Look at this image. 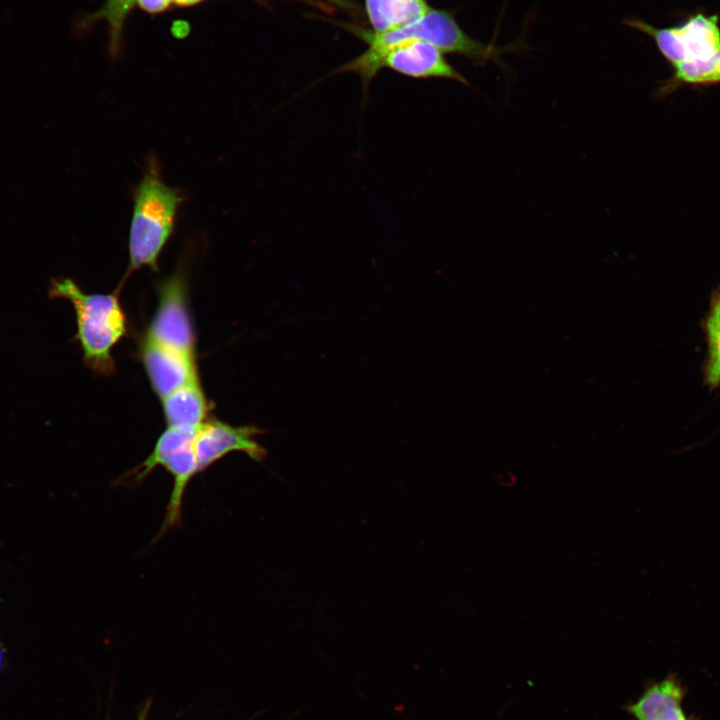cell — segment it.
Returning <instances> with one entry per match:
<instances>
[{
    "label": "cell",
    "instance_id": "6da1fadb",
    "mask_svg": "<svg viewBox=\"0 0 720 720\" xmlns=\"http://www.w3.org/2000/svg\"><path fill=\"white\" fill-rule=\"evenodd\" d=\"M368 45L358 57L340 66L336 73H356L366 90L383 68V59L394 46L409 40H424L434 44L443 53H455L467 57L475 65L498 61L504 52L514 50L512 45L497 47L484 44L466 34L458 25L453 13L430 8L417 21L386 32L354 30Z\"/></svg>",
    "mask_w": 720,
    "mask_h": 720
},
{
    "label": "cell",
    "instance_id": "7a4b0ae2",
    "mask_svg": "<svg viewBox=\"0 0 720 720\" xmlns=\"http://www.w3.org/2000/svg\"><path fill=\"white\" fill-rule=\"evenodd\" d=\"M182 200L180 192L162 180L157 161L150 159L134 192L127 274L144 266L157 270L159 255L173 233Z\"/></svg>",
    "mask_w": 720,
    "mask_h": 720
},
{
    "label": "cell",
    "instance_id": "3957f363",
    "mask_svg": "<svg viewBox=\"0 0 720 720\" xmlns=\"http://www.w3.org/2000/svg\"><path fill=\"white\" fill-rule=\"evenodd\" d=\"M50 297L73 304L77 334L84 362L92 370L110 374L114 369L113 347L126 333V317L115 294L85 293L69 278L53 279Z\"/></svg>",
    "mask_w": 720,
    "mask_h": 720
},
{
    "label": "cell",
    "instance_id": "277c9868",
    "mask_svg": "<svg viewBox=\"0 0 720 720\" xmlns=\"http://www.w3.org/2000/svg\"><path fill=\"white\" fill-rule=\"evenodd\" d=\"M624 24L651 37L662 56L672 65L706 61L720 53V24L717 14L695 12L672 27H655L637 17Z\"/></svg>",
    "mask_w": 720,
    "mask_h": 720
},
{
    "label": "cell",
    "instance_id": "5b68a950",
    "mask_svg": "<svg viewBox=\"0 0 720 720\" xmlns=\"http://www.w3.org/2000/svg\"><path fill=\"white\" fill-rule=\"evenodd\" d=\"M196 433L167 427L157 439L150 455L122 479L141 481L159 465L172 475L173 488L158 538L181 521V505L185 489L189 481L198 473L194 450Z\"/></svg>",
    "mask_w": 720,
    "mask_h": 720
},
{
    "label": "cell",
    "instance_id": "8992f818",
    "mask_svg": "<svg viewBox=\"0 0 720 720\" xmlns=\"http://www.w3.org/2000/svg\"><path fill=\"white\" fill-rule=\"evenodd\" d=\"M146 338L163 346L194 356L195 333L186 302L182 273L167 278L159 289V304Z\"/></svg>",
    "mask_w": 720,
    "mask_h": 720
},
{
    "label": "cell",
    "instance_id": "52a82bcc",
    "mask_svg": "<svg viewBox=\"0 0 720 720\" xmlns=\"http://www.w3.org/2000/svg\"><path fill=\"white\" fill-rule=\"evenodd\" d=\"M263 430L253 425L232 426L217 419L206 420L196 433L194 450L198 473L231 451H240L261 462L267 451L255 437Z\"/></svg>",
    "mask_w": 720,
    "mask_h": 720
},
{
    "label": "cell",
    "instance_id": "ba28073f",
    "mask_svg": "<svg viewBox=\"0 0 720 720\" xmlns=\"http://www.w3.org/2000/svg\"><path fill=\"white\" fill-rule=\"evenodd\" d=\"M384 67L412 78H446L469 85L443 52L424 40H409L394 46L383 59Z\"/></svg>",
    "mask_w": 720,
    "mask_h": 720
},
{
    "label": "cell",
    "instance_id": "9c48e42d",
    "mask_svg": "<svg viewBox=\"0 0 720 720\" xmlns=\"http://www.w3.org/2000/svg\"><path fill=\"white\" fill-rule=\"evenodd\" d=\"M142 360L154 392L160 399L198 377L194 356L145 338Z\"/></svg>",
    "mask_w": 720,
    "mask_h": 720
},
{
    "label": "cell",
    "instance_id": "30bf717a",
    "mask_svg": "<svg viewBox=\"0 0 720 720\" xmlns=\"http://www.w3.org/2000/svg\"><path fill=\"white\" fill-rule=\"evenodd\" d=\"M684 689L674 676L655 682L626 706L635 720H688L682 707Z\"/></svg>",
    "mask_w": 720,
    "mask_h": 720
},
{
    "label": "cell",
    "instance_id": "8fae6325",
    "mask_svg": "<svg viewBox=\"0 0 720 720\" xmlns=\"http://www.w3.org/2000/svg\"><path fill=\"white\" fill-rule=\"evenodd\" d=\"M161 401L170 428L197 432L207 420L209 405L198 377Z\"/></svg>",
    "mask_w": 720,
    "mask_h": 720
},
{
    "label": "cell",
    "instance_id": "7c38bea8",
    "mask_svg": "<svg viewBox=\"0 0 720 720\" xmlns=\"http://www.w3.org/2000/svg\"><path fill=\"white\" fill-rule=\"evenodd\" d=\"M373 32L381 33L411 24L431 7L427 0H364Z\"/></svg>",
    "mask_w": 720,
    "mask_h": 720
},
{
    "label": "cell",
    "instance_id": "4fadbf2b",
    "mask_svg": "<svg viewBox=\"0 0 720 720\" xmlns=\"http://www.w3.org/2000/svg\"><path fill=\"white\" fill-rule=\"evenodd\" d=\"M134 0H105L95 12L87 14L78 23L79 30H87L94 23L105 21L108 26L109 52L117 57L122 47L123 29L130 12L135 7Z\"/></svg>",
    "mask_w": 720,
    "mask_h": 720
},
{
    "label": "cell",
    "instance_id": "5bb4252c",
    "mask_svg": "<svg viewBox=\"0 0 720 720\" xmlns=\"http://www.w3.org/2000/svg\"><path fill=\"white\" fill-rule=\"evenodd\" d=\"M706 333L708 340L706 381L714 387L720 383V289L712 298L706 321Z\"/></svg>",
    "mask_w": 720,
    "mask_h": 720
},
{
    "label": "cell",
    "instance_id": "9a60e30c",
    "mask_svg": "<svg viewBox=\"0 0 720 720\" xmlns=\"http://www.w3.org/2000/svg\"><path fill=\"white\" fill-rule=\"evenodd\" d=\"M135 5L144 12L155 15L170 9L172 0H134Z\"/></svg>",
    "mask_w": 720,
    "mask_h": 720
},
{
    "label": "cell",
    "instance_id": "2e32d148",
    "mask_svg": "<svg viewBox=\"0 0 720 720\" xmlns=\"http://www.w3.org/2000/svg\"><path fill=\"white\" fill-rule=\"evenodd\" d=\"M324 1L329 2L330 4L337 6L340 9L347 11V12H355L357 10V6L353 0H324Z\"/></svg>",
    "mask_w": 720,
    "mask_h": 720
},
{
    "label": "cell",
    "instance_id": "e0dca14e",
    "mask_svg": "<svg viewBox=\"0 0 720 720\" xmlns=\"http://www.w3.org/2000/svg\"><path fill=\"white\" fill-rule=\"evenodd\" d=\"M206 0H172V3L181 8L198 5Z\"/></svg>",
    "mask_w": 720,
    "mask_h": 720
},
{
    "label": "cell",
    "instance_id": "ac0fdd59",
    "mask_svg": "<svg viewBox=\"0 0 720 720\" xmlns=\"http://www.w3.org/2000/svg\"><path fill=\"white\" fill-rule=\"evenodd\" d=\"M148 707V706H147ZM147 707H145L138 715L137 720H146Z\"/></svg>",
    "mask_w": 720,
    "mask_h": 720
},
{
    "label": "cell",
    "instance_id": "d6986e66",
    "mask_svg": "<svg viewBox=\"0 0 720 720\" xmlns=\"http://www.w3.org/2000/svg\"><path fill=\"white\" fill-rule=\"evenodd\" d=\"M2 659H3V653H2V650H1V648H0V667H1Z\"/></svg>",
    "mask_w": 720,
    "mask_h": 720
},
{
    "label": "cell",
    "instance_id": "ffe728a7",
    "mask_svg": "<svg viewBox=\"0 0 720 720\" xmlns=\"http://www.w3.org/2000/svg\"><path fill=\"white\" fill-rule=\"evenodd\" d=\"M256 1H261V0H256Z\"/></svg>",
    "mask_w": 720,
    "mask_h": 720
}]
</instances>
